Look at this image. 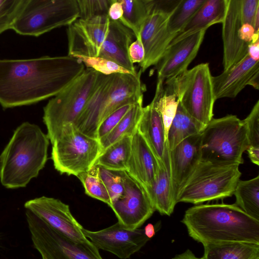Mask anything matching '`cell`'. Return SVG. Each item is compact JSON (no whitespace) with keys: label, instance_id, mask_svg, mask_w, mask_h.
Instances as JSON below:
<instances>
[{"label":"cell","instance_id":"1","mask_svg":"<svg viewBox=\"0 0 259 259\" xmlns=\"http://www.w3.org/2000/svg\"><path fill=\"white\" fill-rule=\"evenodd\" d=\"M84 70L79 60L68 55L0 59V105L11 108L54 97Z\"/></svg>","mask_w":259,"mask_h":259},{"label":"cell","instance_id":"2","mask_svg":"<svg viewBox=\"0 0 259 259\" xmlns=\"http://www.w3.org/2000/svg\"><path fill=\"white\" fill-rule=\"evenodd\" d=\"M182 222L189 235L203 245L232 242L259 244V221L235 204L193 206L186 210Z\"/></svg>","mask_w":259,"mask_h":259},{"label":"cell","instance_id":"3","mask_svg":"<svg viewBox=\"0 0 259 259\" xmlns=\"http://www.w3.org/2000/svg\"><path fill=\"white\" fill-rule=\"evenodd\" d=\"M50 140L39 126L24 122L14 131L0 155V181L8 189L27 186L48 159Z\"/></svg>","mask_w":259,"mask_h":259},{"label":"cell","instance_id":"4","mask_svg":"<svg viewBox=\"0 0 259 259\" xmlns=\"http://www.w3.org/2000/svg\"><path fill=\"white\" fill-rule=\"evenodd\" d=\"M248 147L243 120L234 115L212 118L201 134L200 160L240 165Z\"/></svg>","mask_w":259,"mask_h":259},{"label":"cell","instance_id":"5","mask_svg":"<svg viewBox=\"0 0 259 259\" xmlns=\"http://www.w3.org/2000/svg\"><path fill=\"white\" fill-rule=\"evenodd\" d=\"M99 73L87 68L44 108L43 121L53 144L66 127L74 125L97 83Z\"/></svg>","mask_w":259,"mask_h":259},{"label":"cell","instance_id":"6","mask_svg":"<svg viewBox=\"0 0 259 259\" xmlns=\"http://www.w3.org/2000/svg\"><path fill=\"white\" fill-rule=\"evenodd\" d=\"M239 166L200 160L180 190L177 203L198 204L232 196L241 175Z\"/></svg>","mask_w":259,"mask_h":259},{"label":"cell","instance_id":"7","mask_svg":"<svg viewBox=\"0 0 259 259\" xmlns=\"http://www.w3.org/2000/svg\"><path fill=\"white\" fill-rule=\"evenodd\" d=\"M209 64L201 63L166 82L185 111L204 127L213 118L215 101Z\"/></svg>","mask_w":259,"mask_h":259},{"label":"cell","instance_id":"8","mask_svg":"<svg viewBox=\"0 0 259 259\" xmlns=\"http://www.w3.org/2000/svg\"><path fill=\"white\" fill-rule=\"evenodd\" d=\"M78 18L76 0H26L12 29L20 35L38 37L69 26Z\"/></svg>","mask_w":259,"mask_h":259},{"label":"cell","instance_id":"9","mask_svg":"<svg viewBox=\"0 0 259 259\" xmlns=\"http://www.w3.org/2000/svg\"><path fill=\"white\" fill-rule=\"evenodd\" d=\"M52 144L55 168L68 176L77 177L89 171L101 153L99 141L81 133L74 125L65 127Z\"/></svg>","mask_w":259,"mask_h":259},{"label":"cell","instance_id":"10","mask_svg":"<svg viewBox=\"0 0 259 259\" xmlns=\"http://www.w3.org/2000/svg\"><path fill=\"white\" fill-rule=\"evenodd\" d=\"M34 247L42 259H103L99 250L77 243L53 228L31 211H25Z\"/></svg>","mask_w":259,"mask_h":259},{"label":"cell","instance_id":"11","mask_svg":"<svg viewBox=\"0 0 259 259\" xmlns=\"http://www.w3.org/2000/svg\"><path fill=\"white\" fill-rule=\"evenodd\" d=\"M124 192L110 207L124 228L139 229L155 211L144 186L126 171H121Z\"/></svg>","mask_w":259,"mask_h":259},{"label":"cell","instance_id":"12","mask_svg":"<svg viewBox=\"0 0 259 259\" xmlns=\"http://www.w3.org/2000/svg\"><path fill=\"white\" fill-rule=\"evenodd\" d=\"M24 207L77 243L99 250L84 235L83 228L72 215L69 205L60 200L43 196L27 201Z\"/></svg>","mask_w":259,"mask_h":259},{"label":"cell","instance_id":"13","mask_svg":"<svg viewBox=\"0 0 259 259\" xmlns=\"http://www.w3.org/2000/svg\"><path fill=\"white\" fill-rule=\"evenodd\" d=\"M82 232L98 249L110 252L121 259L130 258L150 239L144 229L128 230L118 222L97 231L83 228Z\"/></svg>","mask_w":259,"mask_h":259},{"label":"cell","instance_id":"14","mask_svg":"<svg viewBox=\"0 0 259 259\" xmlns=\"http://www.w3.org/2000/svg\"><path fill=\"white\" fill-rule=\"evenodd\" d=\"M110 20L108 15L88 20L78 18L68 26V55L98 57L108 33Z\"/></svg>","mask_w":259,"mask_h":259},{"label":"cell","instance_id":"15","mask_svg":"<svg viewBox=\"0 0 259 259\" xmlns=\"http://www.w3.org/2000/svg\"><path fill=\"white\" fill-rule=\"evenodd\" d=\"M206 31L196 32L168 46L155 65L157 80L166 82L187 70L198 52Z\"/></svg>","mask_w":259,"mask_h":259},{"label":"cell","instance_id":"16","mask_svg":"<svg viewBox=\"0 0 259 259\" xmlns=\"http://www.w3.org/2000/svg\"><path fill=\"white\" fill-rule=\"evenodd\" d=\"M171 13L153 10L145 22L140 32L145 57L139 64L142 73L156 65L175 36L167 28V22Z\"/></svg>","mask_w":259,"mask_h":259},{"label":"cell","instance_id":"17","mask_svg":"<svg viewBox=\"0 0 259 259\" xmlns=\"http://www.w3.org/2000/svg\"><path fill=\"white\" fill-rule=\"evenodd\" d=\"M212 83L215 100L235 98L247 85L258 90L259 61L247 55L219 75L212 76Z\"/></svg>","mask_w":259,"mask_h":259},{"label":"cell","instance_id":"18","mask_svg":"<svg viewBox=\"0 0 259 259\" xmlns=\"http://www.w3.org/2000/svg\"><path fill=\"white\" fill-rule=\"evenodd\" d=\"M201 134L189 137L169 151L170 176L173 196L178 195L200 161Z\"/></svg>","mask_w":259,"mask_h":259},{"label":"cell","instance_id":"19","mask_svg":"<svg viewBox=\"0 0 259 259\" xmlns=\"http://www.w3.org/2000/svg\"><path fill=\"white\" fill-rule=\"evenodd\" d=\"M243 24L241 0H228L222 22L224 70L231 68L248 55L249 44L242 41L238 36L239 29Z\"/></svg>","mask_w":259,"mask_h":259},{"label":"cell","instance_id":"20","mask_svg":"<svg viewBox=\"0 0 259 259\" xmlns=\"http://www.w3.org/2000/svg\"><path fill=\"white\" fill-rule=\"evenodd\" d=\"M137 131L158 160L170 172L169 150L162 119L156 105V98L143 108Z\"/></svg>","mask_w":259,"mask_h":259},{"label":"cell","instance_id":"21","mask_svg":"<svg viewBox=\"0 0 259 259\" xmlns=\"http://www.w3.org/2000/svg\"><path fill=\"white\" fill-rule=\"evenodd\" d=\"M141 74L142 71L140 70L136 74H114L110 91L102 107L100 123L118 108L143 100V95L146 91V87L141 81Z\"/></svg>","mask_w":259,"mask_h":259},{"label":"cell","instance_id":"22","mask_svg":"<svg viewBox=\"0 0 259 259\" xmlns=\"http://www.w3.org/2000/svg\"><path fill=\"white\" fill-rule=\"evenodd\" d=\"M134 36L132 30L120 22L110 20L107 35L98 56L112 61L136 74L138 72L128 54Z\"/></svg>","mask_w":259,"mask_h":259},{"label":"cell","instance_id":"23","mask_svg":"<svg viewBox=\"0 0 259 259\" xmlns=\"http://www.w3.org/2000/svg\"><path fill=\"white\" fill-rule=\"evenodd\" d=\"M114 74L105 75L99 73L96 86L81 114L75 122V128L92 138H97V131L105 99L113 82Z\"/></svg>","mask_w":259,"mask_h":259},{"label":"cell","instance_id":"24","mask_svg":"<svg viewBox=\"0 0 259 259\" xmlns=\"http://www.w3.org/2000/svg\"><path fill=\"white\" fill-rule=\"evenodd\" d=\"M158 169V160L137 131L132 137L126 172L144 187L154 179Z\"/></svg>","mask_w":259,"mask_h":259},{"label":"cell","instance_id":"25","mask_svg":"<svg viewBox=\"0 0 259 259\" xmlns=\"http://www.w3.org/2000/svg\"><path fill=\"white\" fill-rule=\"evenodd\" d=\"M228 2V0H205L169 45L196 32L207 30L213 24L222 23L225 17Z\"/></svg>","mask_w":259,"mask_h":259},{"label":"cell","instance_id":"26","mask_svg":"<svg viewBox=\"0 0 259 259\" xmlns=\"http://www.w3.org/2000/svg\"><path fill=\"white\" fill-rule=\"evenodd\" d=\"M159 169L154 179L144 186L155 210L162 215H170L177 202L173 196L170 173L159 162Z\"/></svg>","mask_w":259,"mask_h":259},{"label":"cell","instance_id":"27","mask_svg":"<svg viewBox=\"0 0 259 259\" xmlns=\"http://www.w3.org/2000/svg\"><path fill=\"white\" fill-rule=\"evenodd\" d=\"M203 259H259V244L223 242L203 245Z\"/></svg>","mask_w":259,"mask_h":259},{"label":"cell","instance_id":"28","mask_svg":"<svg viewBox=\"0 0 259 259\" xmlns=\"http://www.w3.org/2000/svg\"><path fill=\"white\" fill-rule=\"evenodd\" d=\"M205 127L191 117L179 102L176 114L167 134L169 150L174 149L186 138L201 134Z\"/></svg>","mask_w":259,"mask_h":259},{"label":"cell","instance_id":"29","mask_svg":"<svg viewBox=\"0 0 259 259\" xmlns=\"http://www.w3.org/2000/svg\"><path fill=\"white\" fill-rule=\"evenodd\" d=\"M143 101L140 100L133 104L114 128L99 140L101 152L118 140L126 137H132L136 133L143 111Z\"/></svg>","mask_w":259,"mask_h":259},{"label":"cell","instance_id":"30","mask_svg":"<svg viewBox=\"0 0 259 259\" xmlns=\"http://www.w3.org/2000/svg\"><path fill=\"white\" fill-rule=\"evenodd\" d=\"M122 5L123 16L119 21L140 38L141 29L152 12L153 0H118Z\"/></svg>","mask_w":259,"mask_h":259},{"label":"cell","instance_id":"31","mask_svg":"<svg viewBox=\"0 0 259 259\" xmlns=\"http://www.w3.org/2000/svg\"><path fill=\"white\" fill-rule=\"evenodd\" d=\"M131 146L132 137H126L118 140L101 152L94 165L109 170L126 171Z\"/></svg>","mask_w":259,"mask_h":259},{"label":"cell","instance_id":"32","mask_svg":"<svg viewBox=\"0 0 259 259\" xmlns=\"http://www.w3.org/2000/svg\"><path fill=\"white\" fill-rule=\"evenodd\" d=\"M233 195L234 203L247 214L259 221V176L248 180H239Z\"/></svg>","mask_w":259,"mask_h":259},{"label":"cell","instance_id":"33","mask_svg":"<svg viewBox=\"0 0 259 259\" xmlns=\"http://www.w3.org/2000/svg\"><path fill=\"white\" fill-rule=\"evenodd\" d=\"M205 0H180L170 14L167 28L175 36L181 32Z\"/></svg>","mask_w":259,"mask_h":259},{"label":"cell","instance_id":"34","mask_svg":"<svg viewBox=\"0 0 259 259\" xmlns=\"http://www.w3.org/2000/svg\"><path fill=\"white\" fill-rule=\"evenodd\" d=\"M163 83L157 80L154 97L156 98V107L162 119L167 139L170 126L177 112L179 101L175 94L168 93L164 90Z\"/></svg>","mask_w":259,"mask_h":259},{"label":"cell","instance_id":"35","mask_svg":"<svg viewBox=\"0 0 259 259\" xmlns=\"http://www.w3.org/2000/svg\"><path fill=\"white\" fill-rule=\"evenodd\" d=\"M77 177L83 186L87 195L100 200L110 206L111 204V199L99 175L97 165H94L89 171L79 174Z\"/></svg>","mask_w":259,"mask_h":259},{"label":"cell","instance_id":"36","mask_svg":"<svg viewBox=\"0 0 259 259\" xmlns=\"http://www.w3.org/2000/svg\"><path fill=\"white\" fill-rule=\"evenodd\" d=\"M72 57L79 60L87 68H91L103 75H110L117 73L134 74L117 63L99 56L91 57L74 55Z\"/></svg>","mask_w":259,"mask_h":259},{"label":"cell","instance_id":"37","mask_svg":"<svg viewBox=\"0 0 259 259\" xmlns=\"http://www.w3.org/2000/svg\"><path fill=\"white\" fill-rule=\"evenodd\" d=\"M97 166L99 175L108 192L112 203L121 196L124 192L121 171L109 170Z\"/></svg>","mask_w":259,"mask_h":259},{"label":"cell","instance_id":"38","mask_svg":"<svg viewBox=\"0 0 259 259\" xmlns=\"http://www.w3.org/2000/svg\"><path fill=\"white\" fill-rule=\"evenodd\" d=\"M26 0H0V34L12 29Z\"/></svg>","mask_w":259,"mask_h":259},{"label":"cell","instance_id":"39","mask_svg":"<svg viewBox=\"0 0 259 259\" xmlns=\"http://www.w3.org/2000/svg\"><path fill=\"white\" fill-rule=\"evenodd\" d=\"M113 0H76L79 19L88 20L93 18L108 15L110 6Z\"/></svg>","mask_w":259,"mask_h":259},{"label":"cell","instance_id":"40","mask_svg":"<svg viewBox=\"0 0 259 259\" xmlns=\"http://www.w3.org/2000/svg\"><path fill=\"white\" fill-rule=\"evenodd\" d=\"M247 130L248 147L247 149H259V101L243 120Z\"/></svg>","mask_w":259,"mask_h":259},{"label":"cell","instance_id":"41","mask_svg":"<svg viewBox=\"0 0 259 259\" xmlns=\"http://www.w3.org/2000/svg\"><path fill=\"white\" fill-rule=\"evenodd\" d=\"M132 105H126L118 108L109 114L100 123L97 131V138L98 140L104 137L114 128Z\"/></svg>","mask_w":259,"mask_h":259},{"label":"cell","instance_id":"42","mask_svg":"<svg viewBox=\"0 0 259 259\" xmlns=\"http://www.w3.org/2000/svg\"><path fill=\"white\" fill-rule=\"evenodd\" d=\"M259 12V0H241V14L243 23L253 26L257 13Z\"/></svg>","mask_w":259,"mask_h":259},{"label":"cell","instance_id":"43","mask_svg":"<svg viewBox=\"0 0 259 259\" xmlns=\"http://www.w3.org/2000/svg\"><path fill=\"white\" fill-rule=\"evenodd\" d=\"M131 61L133 63H141L145 57V51L140 38L136 39L130 46L128 51Z\"/></svg>","mask_w":259,"mask_h":259},{"label":"cell","instance_id":"44","mask_svg":"<svg viewBox=\"0 0 259 259\" xmlns=\"http://www.w3.org/2000/svg\"><path fill=\"white\" fill-rule=\"evenodd\" d=\"M238 36L242 41L250 44L259 40V33H256L252 25L243 24L238 31Z\"/></svg>","mask_w":259,"mask_h":259},{"label":"cell","instance_id":"45","mask_svg":"<svg viewBox=\"0 0 259 259\" xmlns=\"http://www.w3.org/2000/svg\"><path fill=\"white\" fill-rule=\"evenodd\" d=\"M123 9L118 0H113L108 10V16L110 20L119 21L123 16Z\"/></svg>","mask_w":259,"mask_h":259},{"label":"cell","instance_id":"46","mask_svg":"<svg viewBox=\"0 0 259 259\" xmlns=\"http://www.w3.org/2000/svg\"><path fill=\"white\" fill-rule=\"evenodd\" d=\"M248 55L255 61H259V40L248 46Z\"/></svg>","mask_w":259,"mask_h":259},{"label":"cell","instance_id":"47","mask_svg":"<svg viewBox=\"0 0 259 259\" xmlns=\"http://www.w3.org/2000/svg\"><path fill=\"white\" fill-rule=\"evenodd\" d=\"M172 259H203V258L197 257L190 250L187 249L184 252L176 255Z\"/></svg>","mask_w":259,"mask_h":259},{"label":"cell","instance_id":"48","mask_svg":"<svg viewBox=\"0 0 259 259\" xmlns=\"http://www.w3.org/2000/svg\"><path fill=\"white\" fill-rule=\"evenodd\" d=\"M146 236L151 239L155 233V230L154 226L151 224H147L144 229Z\"/></svg>","mask_w":259,"mask_h":259}]
</instances>
